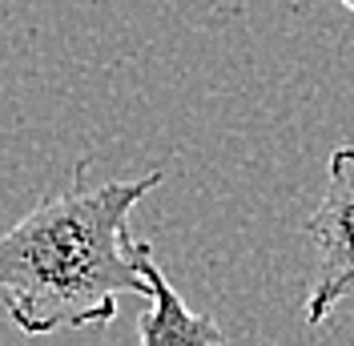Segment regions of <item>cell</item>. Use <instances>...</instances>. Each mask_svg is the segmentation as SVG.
Wrapping results in <instances>:
<instances>
[{"instance_id": "3", "label": "cell", "mask_w": 354, "mask_h": 346, "mask_svg": "<svg viewBox=\"0 0 354 346\" xmlns=\"http://www.w3.org/2000/svg\"><path fill=\"white\" fill-rule=\"evenodd\" d=\"M141 274L149 278V306L137 318V338H141V346H221L225 343L221 326L209 314L194 310L169 286V278L161 274V266L153 258V246L141 258Z\"/></svg>"}, {"instance_id": "1", "label": "cell", "mask_w": 354, "mask_h": 346, "mask_svg": "<svg viewBox=\"0 0 354 346\" xmlns=\"http://www.w3.org/2000/svg\"><path fill=\"white\" fill-rule=\"evenodd\" d=\"M161 177L165 170L133 181H88V157H81L65 190L4 230L0 294L8 322L28 338H48L109 326L121 294L149 298V278L141 274L149 242L129 234V217Z\"/></svg>"}, {"instance_id": "2", "label": "cell", "mask_w": 354, "mask_h": 346, "mask_svg": "<svg viewBox=\"0 0 354 346\" xmlns=\"http://www.w3.org/2000/svg\"><path fill=\"white\" fill-rule=\"evenodd\" d=\"M306 242L314 254L306 326H322L354 294V145H338L326 161V190L306 217Z\"/></svg>"}, {"instance_id": "4", "label": "cell", "mask_w": 354, "mask_h": 346, "mask_svg": "<svg viewBox=\"0 0 354 346\" xmlns=\"http://www.w3.org/2000/svg\"><path fill=\"white\" fill-rule=\"evenodd\" d=\"M338 4H342V8H346V12H354V0H338Z\"/></svg>"}]
</instances>
